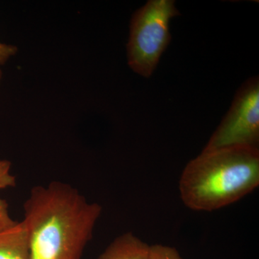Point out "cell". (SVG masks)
<instances>
[{
    "label": "cell",
    "mask_w": 259,
    "mask_h": 259,
    "mask_svg": "<svg viewBox=\"0 0 259 259\" xmlns=\"http://www.w3.org/2000/svg\"><path fill=\"white\" fill-rule=\"evenodd\" d=\"M23 209L30 259H81L102 211L61 182L34 187Z\"/></svg>",
    "instance_id": "6da1fadb"
},
{
    "label": "cell",
    "mask_w": 259,
    "mask_h": 259,
    "mask_svg": "<svg viewBox=\"0 0 259 259\" xmlns=\"http://www.w3.org/2000/svg\"><path fill=\"white\" fill-rule=\"evenodd\" d=\"M259 185L258 148L228 147L202 151L181 175V199L194 211L223 208Z\"/></svg>",
    "instance_id": "7a4b0ae2"
},
{
    "label": "cell",
    "mask_w": 259,
    "mask_h": 259,
    "mask_svg": "<svg viewBox=\"0 0 259 259\" xmlns=\"http://www.w3.org/2000/svg\"><path fill=\"white\" fill-rule=\"evenodd\" d=\"M180 15L172 0H150L131 20L128 64L144 77L151 76L170 40V20Z\"/></svg>",
    "instance_id": "3957f363"
},
{
    "label": "cell",
    "mask_w": 259,
    "mask_h": 259,
    "mask_svg": "<svg viewBox=\"0 0 259 259\" xmlns=\"http://www.w3.org/2000/svg\"><path fill=\"white\" fill-rule=\"evenodd\" d=\"M259 82L248 80L238 90L231 108L204 151L228 147L258 148Z\"/></svg>",
    "instance_id": "277c9868"
},
{
    "label": "cell",
    "mask_w": 259,
    "mask_h": 259,
    "mask_svg": "<svg viewBox=\"0 0 259 259\" xmlns=\"http://www.w3.org/2000/svg\"><path fill=\"white\" fill-rule=\"evenodd\" d=\"M0 259H30L28 235L22 221L0 231Z\"/></svg>",
    "instance_id": "5b68a950"
},
{
    "label": "cell",
    "mask_w": 259,
    "mask_h": 259,
    "mask_svg": "<svg viewBox=\"0 0 259 259\" xmlns=\"http://www.w3.org/2000/svg\"><path fill=\"white\" fill-rule=\"evenodd\" d=\"M149 245L131 233L117 237L99 259H146Z\"/></svg>",
    "instance_id": "8992f818"
},
{
    "label": "cell",
    "mask_w": 259,
    "mask_h": 259,
    "mask_svg": "<svg viewBox=\"0 0 259 259\" xmlns=\"http://www.w3.org/2000/svg\"><path fill=\"white\" fill-rule=\"evenodd\" d=\"M146 259H182L175 248L163 245H150Z\"/></svg>",
    "instance_id": "52a82bcc"
},
{
    "label": "cell",
    "mask_w": 259,
    "mask_h": 259,
    "mask_svg": "<svg viewBox=\"0 0 259 259\" xmlns=\"http://www.w3.org/2000/svg\"><path fill=\"white\" fill-rule=\"evenodd\" d=\"M11 163L6 160H0V190L15 187V177L10 173Z\"/></svg>",
    "instance_id": "ba28073f"
},
{
    "label": "cell",
    "mask_w": 259,
    "mask_h": 259,
    "mask_svg": "<svg viewBox=\"0 0 259 259\" xmlns=\"http://www.w3.org/2000/svg\"><path fill=\"white\" fill-rule=\"evenodd\" d=\"M16 223L10 216L8 203L0 199V231L10 228L16 224Z\"/></svg>",
    "instance_id": "9c48e42d"
},
{
    "label": "cell",
    "mask_w": 259,
    "mask_h": 259,
    "mask_svg": "<svg viewBox=\"0 0 259 259\" xmlns=\"http://www.w3.org/2000/svg\"><path fill=\"white\" fill-rule=\"evenodd\" d=\"M18 51L17 47L9 44L0 42V65H3L11 56H14ZM2 79V71L0 69V81Z\"/></svg>",
    "instance_id": "30bf717a"
}]
</instances>
